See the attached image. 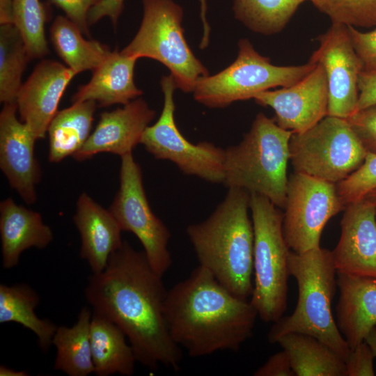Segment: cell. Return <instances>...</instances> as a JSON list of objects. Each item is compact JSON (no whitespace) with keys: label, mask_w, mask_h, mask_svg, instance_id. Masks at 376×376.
I'll use <instances>...</instances> for the list:
<instances>
[{"label":"cell","mask_w":376,"mask_h":376,"mask_svg":"<svg viewBox=\"0 0 376 376\" xmlns=\"http://www.w3.org/2000/svg\"><path fill=\"white\" fill-rule=\"evenodd\" d=\"M74 223L81 237L80 257L86 260L93 273L104 269L111 254L123 244V231L109 211L88 194L79 195Z\"/></svg>","instance_id":"cell-19"},{"label":"cell","mask_w":376,"mask_h":376,"mask_svg":"<svg viewBox=\"0 0 376 376\" xmlns=\"http://www.w3.org/2000/svg\"><path fill=\"white\" fill-rule=\"evenodd\" d=\"M0 237L3 267L11 269L19 263L24 251L47 247L54 235L39 212L7 198L0 203Z\"/></svg>","instance_id":"cell-21"},{"label":"cell","mask_w":376,"mask_h":376,"mask_svg":"<svg viewBox=\"0 0 376 376\" xmlns=\"http://www.w3.org/2000/svg\"><path fill=\"white\" fill-rule=\"evenodd\" d=\"M319 47L309 61L324 69L328 86L327 116L348 118L357 111L358 80L363 65L352 44L348 26L332 23L317 38Z\"/></svg>","instance_id":"cell-13"},{"label":"cell","mask_w":376,"mask_h":376,"mask_svg":"<svg viewBox=\"0 0 376 376\" xmlns=\"http://www.w3.org/2000/svg\"><path fill=\"white\" fill-rule=\"evenodd\" d=\"M254 376H295L290 359L282 350L272 355L253 373Z\"/></svg>","instance_id":"cell-39"},{"label":"cell","mask_w":376,"mask_h":376,"mask_svg":"<svg viewBox=\"0 0 376 376\" xmlns=\"http://www.w3.org/2000/svg\"><path fill=\"white\" fill-rule=\"evenodd\" d=\"M336 323L351 350L376 327V279L337 272Z\"/></svg>","instance_id":"cell-20"},{"label":"cell","mask_w":376,"mask_h":376,"mask_svg":"<svg viewBox=\"0 0 376 376\" xmlns=\"http://www.w3.org/2000/svg\"><path fill=\"white\" fill-rule=\"evenodd\" d=\"M354 47L361 60L363 70H376V28L368 31H361L348 26Z\"/></svg>","instance_id":"cell-36"},{"label":"cell","mask_w":376,"mask_h":376,"mask_svg":"<svg viewBox=\"0 0 376 376\" xmlns=\"http://www.w3.org/2000/svg\"><path fill=\"white\" fill-rule=\"evenodd\" d=\"M332 23L354 28L376 27V0H308Z\"/></svg>","instance_id":"cell-32"},{"label":"cell","mask_w":376,"mask_h":376,"mask_svg":"<svg viewBox=\"0 0 376 376\" xmlns=\"http://www.w3.org/2000/svg\"><path fill=\"white\" fill-rule=\"evenodd\" d=\"M358 88L357 111L376 105V70L361 71L359 77Z\"/></svg>","instance_id":"cell-40"},{"label":"cell","mask_w":376,"mask_h":376,"mask_svg":"<svg viewBox=\"0 0 376 376\" xmlns=\"http://www.w3.org/2000/svg\"><path fill=\"white\" fill-rule=\"evenodd\" d=\"M164 314L173 340L191 357L238 351L258 317L250 300L234 295L201 265L168 290Z\"/></svg>","instance_id":"cell-2"},{"label":"cell","mask_w":376,"mask_h":376,"mask_svg":"<svg viewBox=\"0 0 376 376\" xmlns=\"http://www.w3.org/2000/svg\"><path fill=\"white\" fill-rule=\"evenodd\" d=\"M347 120L367 151L376 153V105L358 110Z\"/></svg>","instance_id":"cell-34"},{"label":"cell","mask_w":376,"mask_h":376,"mask_svg":"<svg viewBox=\"0 0 376 376\" xmlns=\"http://www.w3.org/2000/svg\"><path fill=\"white\" fill-rule=\"evenodd\" d=\"M61 9L66 17L75 23L83 34L89 36L88 15L100 0H49Z\"/></svg>","instance_id":"cell-37"},{"label":"cell","mask_w":376,"mask_h":376,"mask_svg":"<svg viewBox=\"0 0 376 376\" xmlns=\"http://www.w3.org/2000/svg\"><path fill=\"white\" fill-rule=\"evenodd\" d=\"M49 34L57 54L77 75L93 71L111 52L108 46L99 41L84 38L79 27L67 17L56 16Z\"/></svg>","instance_id":"cell-26"},{"label":"cell","mask_w":376,"mask_h":376,"mask_svg":"<svg viewBox=\"0 0 376 376\" xmlns=\"http://www.w3.org/2000/svg\"><path fill=\"white\" fill-rule=\"evenodd\" d=\"M374 356L363 341L351 352L345 360L346 376H374Z\"/></svg>","instance_id":"cell-38"},{"label":"cell","mask_w":376,"mask_h":376,"mask_svg":"<svg viewBox=\"0 0 376 376\" xmlns=\"http://www.w3.org/2000/svg\"><path fill=\"white\" fill-rule=\"evenodd\" d=\"M13 0H0V24L13 23Z\"/></svg>","instance_id":"cell-41"},{"label":"cell","mask_w":376,"mask_h":376,"mask_svg":"<svg viewBox=\"0 0 376 376\" xmlns=\"http://www.w3.org/2000/svg\"><path fill=\"white\" fill-rule=\"evenodd\" d=\"M137 58L117 49L95 70L89 81L80 86L72 97V103L95 101L98 107L116 104L125 105L136 99L143 92L134 81Z\"/></svg>","instance_id":"cell-22"},{"label":"cell","mask_w":376,"mask_h":376,"mask_svg":"<svg viewBox=\"0 0 376 376\" xmlns=\"http://www.w3.org/2000/svg\"><path fill=\"white\" fill-rule=\"evenodd\" d=\"M22 34L13 23L0 25V101L16 102L29 61Z\"/></svg>","instance_id":"cell-30"},{"label":"cell","mask_w":376,"mask_h":376,"mask_svg":"<svg viewBox=\"0 0 376 376\" xmlns=\"http://www.w3.org/2000/svg\"><path fill=\"white\" fill-rule=\"evenodd\" d=\"M288 271L297 283L298 299L293 313L273 322L268 334L270 343L288 333L313 336L322 341L345 361L351 349L338 329L331 311L337 288V270L331 251L313 249L304 253L290 250Z\"/></svg>","instance_id":"cell-4"},{"label":"cell","mask_w":376,"mask_h":376,"mask_svg":"<svg viewBox=\"0 0 376 376\" xmlns=\"http://www.w3.org/2000/svg\"><path fill=\"white\" fill-rule=\"evenodd\" d=\"M249 200L247 191L230 187L205 220L187 228L199 265L234 295L246 299L253 289L254 235Z\"/></svg>","instance_id":"cell-3"},{"label":"cell","mask_w":376,"mask_h":376,"mask_svg":"<svg viewBox=\"0 0 376 376\" xmlns=\"http://www.w3.org/2000/svg\"><path fill=\"white\" fill-rule=\"evenodd\" d=\"M155 116V111L142 98L102 113L96 127L73 158L81 162L101 152L120 157L132 153Z\"/></svg>","instance_id":"cell-18"},{"label":"cell","mask_w":376,"mask_h":376,"mask_svg":"<svg viewBox=\"0 0 376 376\" xmlns=\"http://www.w3.org/2000/svg\"><path fill=\"white\" fill-rule=\"evenodd\" d=\"M77 73L58 61H40L22 84L16 103L20 120L36 139H44L49 125L58 111L60 100Z\"/></svg>","instance_id":"cell-16"},{"label":"cell","mask_w":376,"mask_h":376,"mask_svg":"<svg viewBox=\"0 0 376 376\" xmlns=\"http://www.w3.org/2000/svg\"><path fill=\"white\" fill-rule=\"evenodd\" d=\"M90 338L94 373L131 376L136 362L134 350L123 330L114 322L93 311Z\"/></svg>","instance_id":"cell-23"},{"label":"cell","mask_w":376,"mask_h":376,"mask_svg":"<svg viewBox=\"0 0 376 376\" xmlns=\"http://www.w3.org/2000/svg\"><path fill=\"white\" fill-rule=\"evenodd\" d=\"M92 313L88 307H83L72 327H57L52 339V345L56 349L55 370L69 376L94 373L90 338Z\"/></svg>","instance_id":"cell-27"},{"label":"cell","mask_w":376,"mask_h":376,"mask_svg":"<svg viewBox=\"0 0 376 376\" xmlns=\"http://www.w3.org/2000/svg\"><path fill=\"white\" fill-rule=\"evenodd\" d=\"M253 99L274 111L275 121L281 128L292 133L304 132L327 116L329 95L324 70L315 63L297 83L261 92Z\"/></svg>","instance_id":"cell-14"},{"label":"cell","mask_w":376,"mask_h":376,"mask_svg":"<svg viewBox=\"0 0 376 376\" xmlns=\"http://www.w3.org/2000/svg\"><path fill=\"white\" fill-rule=\"evenodd\" d=\"M283 233L289 249L304 253L318 248L329 220L345 205L336 184L294 172L288 177Z\"/></svg>","instance_id":"cell-12"},{"label":"cell","mask_w":376,"mask_h":376,"mask_svg":"<svg viewBox=\"0 0 376 376\" xmlns=\"http://www.w3.org/2000/svg\"><path fill=\"white\" fill-rule=\"evenodd\" d=\"M1 376H27L29 374L26 371H17L5 366H0Z\"/></svg>","instance_id":"cell-43"},{"label":"cell","mask_w":376,"mask_h":376,"mask_svg":"<svg viewBox=\"0 0 376 376\" xmlns=\"http://www.w3.org/2000/svg\"><path fill=\"white\" fill-rule=\"evenodd\" d=\"M143 17L132 41L121 51L138 59H155L171 72L177 88L193 92L198 81L208 75L184 37L183 10L173 0H142Z\"/></svg>","instance_id":"cell-7"},{"label":"cell","mask_w":376,"mask_h":376,"mask_svg":"<svg viewBox=\"0 0 376 376\" xmlns=\"http://www.w3.org/2000/svg\"><path fill=\"white\" fill-rule=\"evenodd\" d=\"M308 0H233L235 17L250 30L264 35L281 31L299 6Z\"/></svg>","instance_id":"cell-29"},{"label":"cell","mask_w":376,"mask_h":376,"mask_svg":"<svg viewBox=\"0 0 376 376\" xmlns=\"http://www.w3.org/2000/svg\"><path fill=\"white\" fill-rule=\"evenodd\" d=\"M238 47L237 56L228 67L198 81L193 91L197 102L211 108L225 107L273 88L290 86L315 66L309 61L303 65H275L244 38L239 41Z\"/></svg>","instance_id":"cell-8"},{"label":"cell","mask_w":376,"mask_h":376,"mask_svg":"<svg viewBox=\"0 0 376 376\" xmlns=\"http://www.w3.org/2000/svg\"><path fill=\"white\" fill-rule=\"evenodd\" d=\"M119 189L109 208L122 230L140 241L152 268L160 276L169 269L171 233L152 212L146 195L142 171L132 153L120 157Z\"/></svg>","instance_id":"cell-11"},{"label":"cell","mask_w":376,"mask_h":376,"mask_svg":"<svg viewBox=\"0 0 376 376\" xmlns=\"http://www.w3.org/2000/svg\"><path fill=\"white\" fill-rule=\"evenodd\" d=\"M253 228V282L250 301L258 317L273 323L287 308L288 256L283 233V214L267 197L250 194Z\"/></svg>","instance_id":"cell-6"},{"label":"cell","mask_w":376,"mask_h":376,"mask_svg":"<svg viewBox=\"0 0 376 376\" xmlns=\"http://www.w3.org/2000/svg\"><path fill=\"white\" fill-rule=\"evenodd\" d=\"M276 343L288 354L295 376H346L345 359L313 336L288 333Z\"/></svg>","instance_id":"cell-25"},{"label":"cell","mask_w":376,"mask_h":376,"mask_svg":"<svg viewBox=\"0 0 376 376\" xmlns=\"http://www.w3.org/2000/svg\"><path fill=\"white\" fill-rule=\"evenodd\" d=\"M364 342L370 347L374 357H376V327L368 333L364 338Z\"/></svg>","instance_id":"cell-42"},{"label":"cell","mask_w":376,"mask_h":376,"mask_svg":"<svg viewBox=\"0 0 376 376\" xmlns=\"http://www.w3.org/2000/svg\"><path fill=\"white\" fill-rule=\"evenodd\" d=\"M17 112V103L13 102L3 104L0 113V168L10 187L31 205L37 199L36 187L41 178L34 152L37 139Z\"/></svg>","instance_id":"cell-15"},{"label":"cell","mask_w":376,"mask_h":376,"mask_svg":"<svg viewBox=\"0 0 376 376\" xmlns=\"http://www.w3.org/2000/svg\"><path fill=\"white\" fill-rule=\"evenodd\" d=\"M97 107L95 101L88 100L57 111L47 132L50 162H60L82 148L91 134Z\"/></svg>","instance_id":"cell-24"},{"label":"cell","mask_w":376,"mask_h":376,"mask_svg":"<svg viewBox=\"0 0 376 376\" xmlns=\"http://www.w3.org/2000/svg\"><path fill=\"white\" fill-rule=\"evenodd\" d=\"M145 253L127 241L110 256L100 272L93 273L85 297L93 311L125 333L136 359L150 370L180 369L182 348L173 340L164 314L168 290Z\"/></svg>","instance_id":"cell-1"},{"label":"cell","mask_w":376,"mask_h":376,"mask_svg":"<svg viewBox=\"0 0 376 376\" xmlns=\"http://www.w3.org/2000/svg\"><path fill=\"white\" fill-rule=\"evenodd\" d=\"M364 198L370 201V203L376 205V189L371 191L369 194H368Z\"/></svg>","instance_id":"cell-44"},{"label":"cell","mask_w":376,"mask_h":376,"mask_svg":"<svg viewBox=\"0 0 376 376\" xmlns=\"http://www.w3.org/2000/svg\"><path fill=\"white\" fill-rule=\"evenodd\" d=\"M162 111L157 122L148 126L141 140L145 149L155 159L174 163L185 174L211 183H224L225 149L212 143L189 142L178 130L174 119L173 93L177 88L171 75L162 77Z\"/></svg>","instance_id":"cell-10"},{"label":"cell","mask_w":376,"mask_h":376,"mask_svg":"<svg viewBox=\"0 0 376 376\" xmlns=\"http://www.w3.org/2000/svg\"><path fill=\"white\" fill-rule=\"evenodd\" d=\"M289 148L295 172L334 184L356 171L368 152L347 120L331 116L304 132L293 133Z\"/></svg>","instance_id":"cell-9"},{"label":"cell","mask_w":376,"mask_h":376,"mask_svg":"<svg viewBox=\"0 0 376 376\" xmlns=\"http://www.w3.org/2000/svg\"><path fill=\"white\" fill-rule=\"evenodd\" d=\"M292 134L259 113L243 139L225 149L223 184L263 195L284 207Z\"/></svg>","instance_id":"cell-5"},{"label":"cell","mask_w":376,"mask_h":376,"mask_svg":"<svg viewBox=\"0 0 376 376\" xmlns=\"http://www.w3.org/2000/svg\"><path fill=\"white\" fill-rule=\"evenodd\" d=\"M40 302L37 292L26 284L0 285V323L16 322L37 336L42 352H48L57 327L35 313Z\"/></svg>","instance_id":"cell-28"},{"label":"cell","mask_w":376,"mask_h":376,"mask_svg":"<svg viewBox=\"0 0 376 376\" xmlns=\"http://www.w3.org/2000/svg\"><path fill=\"white\" fill-rule=\"evenodd\" d=\"M12 19L22 36L30 60L49 54L45 33L47 10L40 0H13Z\"/></svg>","instance_id":"cell-31"},{"label":"cell","mask_w":376,"mask_h":376,"mask_svg":"<svg viewBox=\"0 0 376 376\" xmlns=\"http://www.w3.org/2000/svg\"><path fill=\"white\" fill-rule=\"evenodd\" d=\"M331 251L337 272L376 279V205L366 198L345 206Z\"/></svg>","instance_id":"cell-17"},{"label":"cell","mask_w":376,"mask_h":376,"mask_svg":"<svg viewBox=\"0 0 376 376\" xmlns=\"http://www.w3.org/2000/svg\"><path fill=\"white\" fill-rule=\"evenodd\" d=\"M125 0H100L88 13V25H93L103 17H109L113 26H116L118 18L124 8ZM201 5V17L203 24V36L210 35V26L206 19L207 1L199 0Z\"/></svg>","instance_id":"cell-35"},{"label":"cell","mask_w":376,"mask_h":376,"mask_svg":"<svg viewBox=\"0 0 376 376\" xmlns=\"http://www.w3.org/2000/svg\"><path fill=\"white\" fill-rule=\"evenodd\" d=\"M336 188L345 206L364 198L376 189V153L368 152L361 165L337 183Z\"/></svg>","instance_id":"cell-33"}]
</instances>
